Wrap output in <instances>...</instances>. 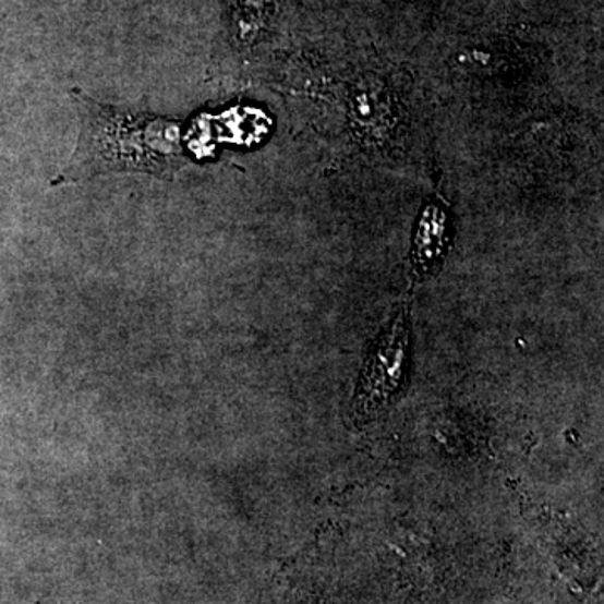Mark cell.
<instances>
[{
	"mask_svg": "<svg viewBox=\"0 0 604 604\" xmlns=\"http://www.w3.org/2000/svg\"><path fill=\"white\" fill-rule=\"evenodd\" d=\"M450 242L447 208L440 202H432L422 212L412 245L413 276L434 273L447 252Z\"/></svg>",
	"mask_w": 604,
	"mask_h": 604,
	"instance_id": "3",
	"label": "cell"
},
{
	"mask_svg": "<svg viewBox=\"0 0 604 604\" xmlns=\"http://www.w3.org/2000/svg\"><path fill=\"white\" fill-rule=\"evenodd\" d=\"M410 366V321L400 307L364 361L354 394V420L372 422L400 394Z\"/></svg>",
	"mask_w": 604,
	"mask_h": 604,
	"instance_id": "2",
	"label": "cell"
},
{
	"mask_svg": "<svg viewBox=\"0 0 604 604\" xmlns=\"http://www.w3.org/2000/svg\"><path fill=\"white\" fill-rule=\"evenodd\" d=\"M270 0H239L242 29L252 31L261 27L269 14Z\"/></svg>",
	"mask_w": 604,
	"mask_h": 604,
	"instance_id": "4",
	"label": "cell"
},
{
	"mask_svg": "<svg viewBox=\"0 0 604 604\" xmlns=\"http://www.w3.org/2000/svg\"><path fill=\"white\" fill-rule=\"evenodd\" d=\"M73 98L80 111V136L52 185L111 173L171 180L190 164L182 123L177 118L105 105L80 89H73Z\"/></svg>",
	"mask_w": 604,
	"mask_h": 604,
	"instance_id": "1",
	"label": "cell"
}]
</instances>
